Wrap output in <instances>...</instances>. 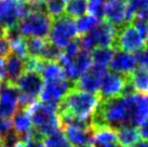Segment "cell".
I'll return each mask as SVG.
<instances>
[{"label":"cell","mask_w":148,"mask_h":147,"mask_svg":"<svg viewBox=\"0 0 148 147\" xmlns=\"http://www.w3.org/2000/svg\"><path fill=\"white\" fill-rule=\"evenodd\" d=\"M117 32H118L117 27H115L111 23H109L106 20H102L86 35L90 38L94 48L96 47H114L115 48Z\"/></svg>","instance_id":"8fae6325"},{"label":"cell","mask_w":148,"mask_h":147,"mask_svg":"<svg viewBox=\"0 0 148 147\" xmlns=\"http://www.w3.org/2000/svg\"><path fill=\"white\" fill-rule=\"evenodd\" d=\"M1 117H2V116H1V114H0V119H1Z\"/></svg>","instance_id":"f6af8a7d"},{"label":"cell","mask_w":148,"mask_h":147,"mask_svg":"<svg viewBox=\"0 0 148 147\" xmlns=\"http://www.w3.org/2000/svg\"><path fill=\"white\" fill-rule=\"evenodd\" d=\"M9 42H10V47H11V53L15 54V55L22 57L24 60H26L28 57L27 48H26V38L25 37L21 36L16 39L9 41Z\"/></svg>","instance_id":"83f0119b"},{"label":"cell","mask_w":148,"mask_h":147,"mask_svg":"<svg viewBox=\"0 0 148 147\" xmlns=\"http://www.w3.org/2000/svg\"><path fill=\"white\" fill-rule=\"evenodd\" d=\"M47 43H48V40L45 38H38V37L26 38V48H27L28 56L41 57Z\"/></svg>","instance_id":"cb8c5ba5"},{"label":"cell","mask_w":148,"mask_h":147,"mask_svg":"<svg viewBox=\"0 0 148 147\" xmlns=\"http://www.w3.org/2000/svg\"><path fill=\"white\" fill-rule=\"evenodd\" d=\"M146 98H147V100H148V93H147V94H146Z\"/></svg>","instance_id":"ee69618b"},{"label":"cell","mask_w":148,"mask_h":147,"mask_svg":"<svg viewBox=\"0 0 148 147\" xmlns=\"http://www.w3.org/2000/svg\"><path fill=\"white\" fill-rule=\"evenodd\" d=\"M20 108V91L15 84L0 82V114L4 118H12Z\"/></svg>","instance_id":"30bf717a"},{"label":"cell","mask_w":148,"mask_h":147,"mask_svg":"<svg viewBox=\"0 0 148 147\" xmlns=\"http://www.w3.org/2000/svg\"><path fill=\"white\" fill-rule=\"evenodd\" d=\"M73 88L74 83L67 80L66 78L52 80V81H45L39 98L42 103L58 107L60 103L62 102L66 94Z\"/></svg>","instance_id":"ba28073f"},{"label":"cell","mask_w":148,"mask_h":147,"mask_svg":"<svg viewBox=\"0 0 148 147\" xmlns=\"http://www.w3.org/2000/svg\"><path fill=\"white\" fill-rule=\"evenodd\" d=\"M117 142L123 147H130L140 139L137 127L133 126H123L116 129Z\"/></svg>","instance_id":"d6986e66"},{"label":"cell","mask_w":148,"mask_h":147,"mask_svg":"<svg viewBox=\"0 0 148 147\" xmlns=\"http://www.w3.org/2000/svg\"><path fill=\"white\" fill-rule=\"evenodd\" d=\"M127 1L125 0H106L105 14L103 20L108 21L117 29L127 24Z\"/></svg>","instance_id":"5bb4252c"},{"label":"cell","mask_w":148,"mask_h":147,"mask_svg":"<svg viewBox=\"0 0 148 147\" xmlns=\"http://www.w3.org/2000/svg\"><path fill=\"white\" fill-rule=\"evenodd\" d=\"M52 24V17L45 12H29L22 19L18 24V30L23 37L47 38L49 36Z\"/></svg>","instance_id":"277c9868"},{"label":"cell","mask_w":148,"mask_h":147,"mask_svg":"<svg viewBox=\"0 0 148 147\" xmlns=\"http://www.w3.org/2000/svg\"><path fill=\"white\" fill-rule=\"evenodd\" d=\"M102 98L97 93H89L73 88L58 107V113H68L80 119L90 120Z\"/></svg>","instance_id":"6da1fadb"},{"label":"cell","mask_w":148,"mask_h":147,"mask_svg":"<svg viewBox=\"0 0 148 147\" xmlns=\"http://www.w3.org/2000/svg\"><path fill=\"white\" fill-rule=\"evenodd\" d=\"M137 66L138 64L135 53L122 51L115 48V53L109 63L111 71L121 74L124 76H130L137 68Z\"/></svg>","instance_id":"4fadbf2b"},{"label":"cell","mask_w":148,"mask_h":147,"mask_svg":"<svg viewBox=\"0 0 148 147\" xmlns=\"http://www.w3.org/2000/svg\"><path fill=\"white\" fill-rule=\"evenodd\" d=\"M137 130H138L140 137L148 141V117L138 126V129H137Z\"/></svg>","instance_id":"d590c367"},{"label":"cell","mask_w":148,"mask_h":147,"mask_svg":"<svg viewBox=\"0 0 148 147\" xmlns=\"http://www.w3.org/2000/svg\"><path fill=\"white\" fill-rule=\"evenodd\" d=\"M114 53H115L114 47H96L91 51L92 63L104 66L109 65Z\"/></svg>","instance_id":"44dd1931"},{"label":"cell","mask_w":148,"mask_h":147,"mask_svg":"<svg viewBox=\"0 0 148 147\" xmlns=\"http://www.w3.org/2000/svg\"><path fill=\"white\" fill-rule=\"evenodd\" d=\"M22 147H45V145L43 143V139L41 136H39L34 130L33 136L22 142Z\"/></svg>","instance_id":"1f68e13d"},{"label":"cell","mask_w":148,"mask_h":147,"mask_svg":"<svg viewBox=\"0 0 148 147\" xmlns=\"http://www.w3.org/2000/svg\"><path fill=\"white\" fill-rule=\"evenodd\" d=\"M107 66L92 64L90 68L84 71L74 82V88L89 93H97L103 78L107 74Z\"/></svg>","instance_id":"9c48e42d"},{"label":"cell","mask_w":148,"mask_h":147,"mask_svg":"<svg viewBox=\"0 0 148 147\" xmlns=\"http://www.w3.org/2000/svg\"><path fill=\"white\" fill-rule=\"evenodd\" d=\"M12 127L13 131L18 135L22 142H24L34 134V127L32 119L29 116L28 110L26 108H18L16 113L12 116Z\"/></svg>","instance_id":"2e32d148"},{"label":"cell","mask_w":148,"mask_h":147,"mask_svg":"<svg viewBox=\"0 0 148 147\" xmlns=\"http://www.w3.org/2000/svg\"><path fill=\"white\" fill-rule=\"evenodd\" d=\"M146 47H148V36H147V38H146Z\"/></svg>","instance_id":"7bdbcfd3"},{"label":"cell","mask_w":148,"mask_h":147,"mask_svg":"<svg viewBox=\"0 0 148 147\" xmlns=\"http://www.w3.org/2000/svg\"><path fill=\"white\" fill-rule=\"evenodd\" d=\"M129 79L136 93H148V69L143 68V67H137L129 76Z\"/></svg>","instance_id":"ffe728a7"},{"label":"cell","mask_w":148,"mask_h":147,"mask_svg":"<svg viewBox=\"0 0 148 147\" xmlns=\"http://www.w3.org/2000/svg\"><path fill=\"white\" fill-rule=\"evenodd\" d=\"M88 0H66L65 14L71 19H78L86 14Z\"/></svg>","instance_id":"603a6c76"},{"label":"cell","mask_w":148,"mask_h":147,"mask_svg":"<svg viewBox=\"0 0 148 147\" xmlns=\"http://www.w3.org/2000/svg\"><path fill=\"white\" fill-rule=\"evenodd\" d=\"M130 147H148V141L146 139H137L135 143L131 145Z\"/></svg>","instance_id":"74e56055"},{"label":"cell","mask_w":148,"mask_h":147,"mask_svg":"<svg viewBox=\"0 0 148 147\" xmlns=\"http://www.w3.org/2000/svg\"><path fill=\"white\" fill-rule=\"evenodd\" d=\"M45 147H74L68 142L62 131H58L52 135H49L43 139Z\"/></svg>","instance_id":"484cf974"},{"label":"cell","mask_w":148,"mask_h":147,"mask_svg":"<svg viewBox=\"0 0 148 147\" xmlns=\"http://www.w3.org/2000/svg\"><path fill=\"white\" fill-rule=\"evenodd\" d=\"M105 3L106 0H88L86 12L99 21H102L105 14Z\"/></svg>","instance_id":"4316f807"},{"label":"cell","mask_w":148,"mask_h":147,"mask_svg":"<svg viewBox=\"0 0 148 147\" xmlns=\"http://www.w3.org/2000/svg\"><path fill=\"white\" fill-rule=\"evenodd\" d=\"M5 81V67H4V58H0V82Z\"/></svg>","instance_id":"8d00e7d4"},{"label":"cell","mask_w":148,"mask_h":147,"mask_svg":"<svg viewBox=\"0 0 148 147\" xmlns=\"http://www.w3.org/2000/svg\"><path fill=\"white\" fill-rule=\"evenodd\" d=\"M135 55L137 58V64L140 65V67L148 69V47H145L144 49L136 52Z\"/></svg>","instance_id":"836d02e7"},{"label":"cell","mask_w":148,"mask_h":147,"mask_svg":"<svg viewBox=\"0 0 148 147\" xmlns=\"http://www.w3.org/2000/svg\"><path fill=\"white\" fill-rule=\"evenodd\" d=\"M125 1H129V0H125Z\"/></svg>","instance_id":"bcb514c9"},{"label":"cell","mask_w":148,"mask_h":147,"mask_svg":"<svg viewBox=\"0 0 148 147\" xmlns=\"http://www.w3.org/2000/svg\"><path fill=\"white\" fill-rule=\"evenodd\" d=\"M5 81L15 84L17 79L25 73V60L15 54L10 53L4 60Z\"/></svg>","instance_id":"e0dca14e"},{"label":"cell","mask_w":148,"mask_h":147,"mask_svg":"<svg viewBox=\"0 0 148 147\" xmlns=\"http://www.w3.org/2000/svg\"><path fill=\"white\" fill-rule=\"evenodd\" d=\"M80 50H81V47H80V42H79V37H76L74 40L70 41L63 49V53L69 57H74L78 54Z\"/></svg>","instance_id":"4dcf8cb0"},{"label":"cell","mask_w":148,"mask_h":147,"mask_svg":"<svg viewBox=\"0 0 148 147\" xmlns=\"http://www.w3.org/2000/svg\"><path fill=\"white\" fill-rule=\"evenodd\" d=\"M43 79L41 75L36 71H25L15 82V86L20 91V107L28 108L40 95L43 87Z\"/></svg>","instance_id":"3957f363"},{"label":"cell","mask_w":148,"mask_h":147,"mask_svg":"<svg viewBox=\"0 0 148 147\" xmlns=\"http://www.w3.org/2000/svg\"><path fill=\"white\" fill-rule=\"evenodd\" d=\"M64 135L74 147H86L92 145V127H79V126H65Z\"/></svg>","instance_id":"9a60e30c"},{"label":"cell","mask_w":148,"mask_h":147,"mask_svg":"<svg viewBox=\"0 0 148 147\" xmlns=\"http://www.w3.org/2000/svg\"><path fill=\"white\" fill-rule=\"evenodd\" d=\"M99 21L97 19H95L94 16L90 15L89 13L84 14L82 16H80L77 19V21H75L76 24V29H77V34L78 36H84L86 34H89L97 25Z\"/></svg>","instance_id":"d4e9b609"},{"label":"cell","mask_w":148,"mask_h":147,"mask_svg":"<svg viewBox=\"0 0 148 147\" xmlns=\"http://www.w3.org/2000/svg\"><path fill=\"white\" fill-rule=\"evenodd\" d=\"M92 147H123V146H121L118 142H116V143L107 144V145H92Z\"/></svg>","instance_id":"f35d334b"},{"label":"cell","mask_w":148,"mask_h":147,"mask_svg":"<svg viewBox=\"0 0 148 147\" xmlns=\"http://www.w3.org/2000/svg\"><path fill=\"white\" fill-rule=\"evenodd\" d=\"M92 145H107V144L116 143L117 134L116 130L109 127H96L92 128Z\"/></svg>","instance_id":"ac0fdd59"},{"label":"cell","mask_w":148,"mask_h":147,"mask_svg":"<svg viewBox=\"0 0 148 147\" xmlns=\"http://www.w3.org/2000/svg\"><path fill=\"white\" fill-rule=\"evenodd\" d=\"M11 53L10 42L4 36L0 37V58H5Z\"/></svg>","instance_id":"e575fe53"},{"label":"cell","mask_w":148,"mask_h":147,"mask_svg":"<svg viewBox=\"0 0 148 147\" xmlns=\"http://www.w3.org/2000/svg\"><path fill=\"white\" fill-rule=\"evenodd\" d=\"M43 81H52V80H58L62 79L64 77V73L61 65L58 62H45L40 70Z\"/></svg>","instance_id":"7402d4cb"},{"label":"cell","mask_w":148,"mask_h":147,"mask_svg":"<svg viewBox=\"0 0 148 147\" xmlns=\"http://www.w3.org/2000/svg\"><path fill=\"white\" fill-rule=\"evenodd\" d=\"M129 76H124L115 71H107L102 80L99 90V95L102 100L120 96L124 89Z\"/></svg>","instance_id":"7c38bea8"},{"label":"cell","mask_w":148,"mask_h":147,"mask_svg":"<svg viewBox=\"0 0 148 147\" xmlns=\"http://www.w3.org/2000/svg\"><path fill=\"white\" fill-rule=\"evenodd\" d=\"M4 33H5V28H4L2 25H0V37L4 36Z\"/></svg>","instance_id":"ab89813d"},{"label":"cell","mask_w":148,"mask_h":147,"mask_svg":"<svg viewBox=\"0 0 148 147\" xmlns=\"http://www.w3.org/2000/svg\"><path fill=\"white\" fill-rule=\"evenodd\" d=\"M48 37L51 43L63 50L70 41L78 37L75 20L64 14L52 19V24Z\"/></svg>","instance_id":"5b68a950"},{"label":"cell","mask_w":148,"mask_h":147,"mask_svg":"<svg viewBox=\"0 0 148 147\" xmlns=\"http://www.w3.org/2000/svg\"><path fill=\"white\" fill-rule=\"evenodd\" d=\"M35 132L42 139L62 130L58 107L42 102H35L27 108Z\"/></svg>","instance_id":"7a4b0ae2"},{"label":"cell","mask_w":148,"mask_h":147,"mask_svg":"<svg viewBox=\"0 0 148 147\" xmlns=\"http://www.w3.org/2000/svg\"><path fill=\"white\" fill-rule=\"evenodd\" d=\"M11 131H13L11 119L1 117L0 119V139H2L3 137H5Z\"/></svg>","instance_id":"d6a6232c"},{"label":"cell","mask_w":148,"mask_h":147,"mask_svg":"<svg viewBox=\"0 0 148 147\" xmlns=\"http://www.w3.org/2000/svg\"><path fill=\"white\" fill-rule=\"evenodd\" d=\"M30 12L27 2L18 0H0V25L4 28L16 26L18 22Z\"/></svg>","instance_id":"52a82bcc"},{"label":"cell","mask_w":148,"mask_h":147,"mask_svg":"<svg viewBox=\"0 0 148 147\" xmlns=\"http://www.w3.org/2000/svg\"><path fill=\"white\" fill-rule=\"evenodd\" d=\"M146 47V38L131 24H125L118 28L115 41L116 49L136 53Z\"/></svg>","instance_id":"8992f818"},{"label":"cell","mask_w":148,"mask_h":147,"mask_svg":"<svg viewBox=\"0 0 148 147\" xmlns=\"http://www.w3.org/2000/svg\"><path fill=\"white\" fill-rule=\"evenodd\" d=\"M62 53H63V50H61L58 47H56L53 43H51L48 40V43L45 45V48L43 50V52H42V55L40 58H42L45 62H56Z\"/></svg>","instance_id":"f546056e"},{"label":"cell","mask_w":148,"mask_h":147,"mask_svg":"<svg viewBox=\"0 0 148 147\" xmlns=\"http://www.w3.org/2000/svg\"><path fill=\"white\" fill-rule=\"evenodd\" d=\"M66 0H49L45 5L47 13L52 19L58 17L64 14Z\"/></svg>","instance_id":"f1b7e54d"},{"label":"cell","mask_w":148,"mask_h":147,"mask_svg":"<svg viewBox=\"0 0 148 147\" xmlns=\"http://www.w3.org/2000/svg\"><path fill=\"white\" fill-rule=\"evenodd\" d=\"M0 147H4V145H3V141L0 139Z\"/></svg>","instance_id":"60d3db41"},{"label":"cell","mask_w":148,"mask_h":147,"mask_svg":"<svg viewBox=\"0 0 148 147\" xmlns=\"http://www.w3.org/2000/svg\"><path fill=\"white\" fill-rule=\"evenodd\" d=\"M14 147H22V142H21L20 144H17L16 146H14Z\"/></svg>","instance_id":"b9f144b4"}]
</instances>
